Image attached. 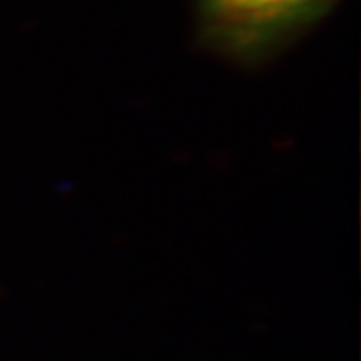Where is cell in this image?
Returning a JSON list of instances; mask_svg holds the SVG:
<instances>
[{"label": "cell", "instance_id": "1", "mask_svg": "<svg viewBox=\"0 0 361 361\" xmlns=\"http://www.w3.org/2000/svg\"><path fill=\"white\" fill-rule=\"evenodd\" d=\"M329 0H201L214 37L236 52H255L322 12Z\"/></svg>", "mask_w": 361, "mask_h": 361}]
</instances>
